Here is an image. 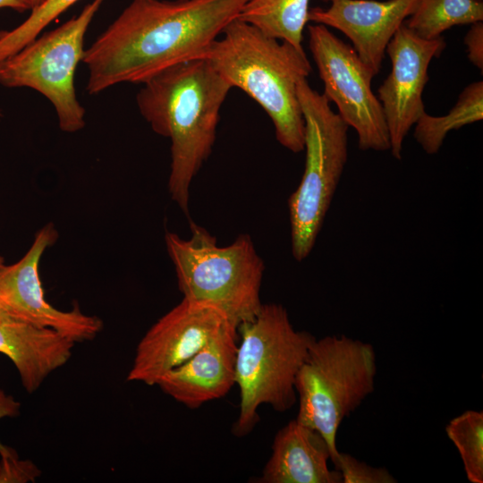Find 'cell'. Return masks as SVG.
<instances>
[{"label": "cell", "mask_w": 483, "mask_h": 483, "mask_svg": "<svg viewBox=\"0 0 483 483\" xmlns=\"http://www.w3.org/2000/svg\"><path fill=\"white\" fill-rule=\"evenodd\" d=\"M248 0H132L85 50L89 94L200 58Z\"/></svg>", "instance_id": "1"}, {"label": "cell", "mask_w": 483, "mask_h": 483, "mask_svg": "<svg viewBox=\"0 0 483 483\" xmlns=\"http://www.w3.org/2000/svg\"><path fill=\"white\" fill-rule=\"evenodd\" d=\"M142 84L137 106L152 130L171 140L168 190L188 216L191 184L212 152L233 88L205 58L168 67Z\"/></svg>", "instance_id": "2"}, {"label": "cell", "mask_w": 483, "mask_h": 483, "mask_svg": "<svg viewBox=\"0 0 483 483\" xmlns=\"http://www.w3.org/2000/svg\"><path fill=\"white\" fill-rule=\"evenodd\" d=\"M200 58L232 86L257 102L273 122L277 141L293 153L304 149V119L298 84L311 64L303 48L269 38L238 18Z\"/></svg>", "instance_id": "3"}, {"label": "cell", "mask_w": 483, "mask_h": 483, "mask_svg": "<svg viewBox=\"0 0 483 483\" xmlns=\"http://www.w3.org/2000/svg\"><path fill=\"white\" fill-rule=\"evenodd\" d=\"M235 385L240 390V411L233 433L244 436L258 422L261 404L284 412L297 402L295 378L316 338L295 330L281 304L260 307L256 317L238 326Z\"/></svg>", "instance_id": "4"}, {"label": "cell", "mask_w": 483, "mask_h": 483, "mask_svg": "<svg viewBox=\"0 0 483 483\" xmlns=\"http://www.w3.org/2000/svg\"><path fill=\"white\" fill-rule=\"evenodd\" d=\"M191 235L165 236L174 266L177 284L184 298L210 302L236 326L252 320L260 309L259 292L265 266L249 234L218 246L215 236L190 222Z\"/></svg>", "instance_id": "5"}, {"label": "cell", "mask_w": 483, "mask_h": 483, "mask_svg": "<svg viewBox=\"0 0 483 483\" xmlns=\"http://www.w3.org/2000/svg\"><path fill=\"white\" fill-rule=\"evenodd\" d=\"M376 353L371 344L344 335L315 338L297 373L296 419L327 441L335 465L343 420L374 392Z\"/></svg>", "instance_id": "6"}, {"label": "cell", "mask_w": 483, "mask_h": 483, "mask_svg": "<svg viewBox=\"0 0 483 483\" xmlns=\"http://www.w3.org/2000/svg\"><path fill=\"white\" fill-rule=\"evenodd\" d=\"M297 95L304 119L305 167L288 199L292 257L310 254L348 158L349 126L330 102L302 80Z\"/></svg>", "instance_id": "7"}, {"label": "cell", "mask_w": 483, "mask_h": 483, "mask_svg": "<svg viewBox=\"0 0 483 483\" xmlns=\"http://www.w3.org/2000/svg\"><path fill=\"white\" fill-rule=\"evenodd\" d=\"M105 1H91L79 15L0 62V85L41 93L55 107L64 132H76L85 126V109L77 98L74 77L84 57L86 31Z\"/></svg>", "instance_id": "8"}, {"label": "cell", "mask_w": 483, "mask_h": 483, "mask_svg": "<svg viewBox=\"0 0 483 483\" xmlns=\"http://www.w3.org/2000/svg\"><path fill=\"white\" fill-rule=\"evenodd\" d=\"M309 47L324 84L323 95L358 136L361 150H390L383 108L373 93L374 72L349 46L322 24L308 26Z\"/></svg>", "instance_id": "9"}, {"label": "cell", "mask_w": 483, "mask_h": 483, "mask_svg": "<svg viewBox=\"0 0 483 483\" xmlns=\"http://www.w3.org/2000/svg\"><path fill=\"white\" fill-rule=\"evenodd\" d=\"M228 325L233 324L216 305L183 297L141 338L127 381L157 385L162 376L191 358Z\"/></svg>", "instance_id": "10"}, {"label": "cell", "mask_w": 483, "mask_h": 483, "mask_svg": "<svg viewBox=\"0 0 483 483\" xmlns=\"http://www.w3.org/2000/svg\"><path fill=\"white\" fill-rule=\"evenodd\" d=\"M57 238L54 225L47 224L37 233L20 260L0 267V307L36 326L53 329L73 343L90 341L103 328L99 318L82 313L78 305L69 311L57 309L44 295L39 262Z\"/></svg>", "instance_id": "11"}, {"label": "cell", "mask_w": 483, "mask_h": 483, "mask_svg": "<svg viewBox=\"0 0 483 483\" xmlns=\"http://www.w3.org/2000/svg\"><path fill=\"white\" fill-rule=\"evenodd\" d=\"M443 37L425 39L404 22L389 41L386 53L391 71L377 89L386 122L392 156L402 159L403 140L426 112L422 94L428 81V66L445 48Z\"/></svg>", "instance_id": "12"}, {"label": "cell", "mask_w": 483, "mask_h": 483, "mask_svg": "<svg viewBox=\"0 0 483 483\" xmlns=\"http://www.w3.org/2000/svg\"><path fill=\"white\" fill-rule=\"evenodd\" d=\"M329 7L309 8V21L331 27L352 43L360 59L377 75L386 47L419 0H326Z\"/></svg>", "instance_id": "13"}, {"label": "cell", "mask_w": 483, "mask_h": 483, "mask_svg": "<svg viewBox=\"0 0 483 483\" xmlns=\"http://www.w3.org/2000/svg\"><path fill=\"white\" fill-rule=\"evenodd\" d=\"M237 327L228 325L191 358L169 370L157 386L189 409L225 396L235 385Z\"/></svg>", "instance_id": "14"}, {"label": "cell", "mask_w": 483, "mask_h": 483, "mask_svg": "<svg viewBox=\"0 0 483 483\" xmlns=\"http://www.w3.org/2000/svg\"><path fill=\"white\" fill-rule=\"evenodd\" d=\"M74 343L53 329L36 326L0 307V352L12 360L29 394L66 364Z\"/></svg>", "instance_id": "15"}, {"label": "cell", "mask_w": 483, "mask_h": 483, "mask_svg": "<svg viewBox=\"0 0 483 483\" xmlns=\"http://www.w3.org/2000/svg\"><path fill=\"white\" fill-rule=\"evenodd\" d=\"M332 453L326 438L296 419L280 428L272 454L259 481L263 483H343L339 470H331Z\"/></svg>", "instance_id": "16"}, {"label": "cell", "mask_w": 483, "mask_h": 483, "mask_svg": "<svg viewBox=\"0 0 483 483\" xmlns=\"http://www.w3.org/2000/svg\"><path fill=\"white\" fill-rule=\"evenodd\" d=\"M309 0H248L238 19L266 36L302 47Z\"/></svg>", "instance_id": "17"}, {"label": "cell", "mask_w": 483, "mask_h": 483, "mask_svg": "<svg viewBox=\"0 0 483 483\" xmlns=\"http://www.w3.org/2000/svg\"><path fill=\"white\" fill-rule=\"evenodd\" d=\"M483 119V81L470 83L460 93L455 105L441 116L425 112L414 124V138L428 155L436 154L447 134Z\"/></svg>", "instance_id": "18"}, {"label": "cell", "mask_w": 483, "mask_h": 483, "mask_svg": "<svg viewBox=\"0 0 483 483\" xmlns=\"http://www.w3.org/2000/svg\"><path fill=\"white\" fill-rule=\"evenodd\" d=\"M483 21V3L477 0H419L404 24L425 39L442 37L447 30Z\"/></svg>", "instance_id": "19"}, {"label": "cell", "mask_w": 483, "mask_h": 483, "mask_svg": "<svg viewBox=\"0 0 483 483\" xmlns=\"http://www.w3.org/2000/svg\"><path fill=\"white\" fill-rule=\"evenodd\" d=\"M448 438L457 448L467 479L483 482V411L469 410L445 426Z\"/></svg>", "instance_id": "20"}, {"label": "cell", "mask_w": 483, "mask_h": 483, "mask_svg": "<svg viewBox=\"0 0 483 483\" xmlns=\"http://www.w3.org/2000/svg\"><path fill=\"white\" fill-rule=\"evenodd\" d=\"M78 0H43L30 16L11 30L0 31V62L14 55Z\"/></svg>", "instance_id": "21"}, {"label": "cell", "mask_w": 483, "mask_h": 483, "mask_svg": "<svg viewBox=\"0 0 483 483\" xmlns=\"http://www.w3.org/2000/svg\"><path fill=\"white\" fill-rule=\"evenodd\" d=\"M343 483H395L396 479L383 467H372L351 454L339 452L335 464Z\"/></svg>", "instance_id": "22"}, {"label": "cell", "mask_w": 483, "mask_h": 483, "mask_svg": "<svg viewBox=\"0 0 483 483\" xmlns=\"http://www.w3.org/2000/svg\"><path fill=\"white\" fill-rule=\"evenodd\" d=\"M0 455V482L34 481L40 474L31 462L20 460L17 453L12 448Z\"/></svg>", "instance_id": "23"}, {"label": "cell", "mask_w": 483, "mask_h": 483, "mask_svg": "<svg viewBox=\"0 0 483 483\" xmlns=\"http://www.w3.org/2000/svg\"><path fill=\"white\" fill-rule=\"evenodd\" d=\"M468 58L480 72L483 70V23L478 21L470 24L464 37Z\"/></svg>", "instance_id": "24"}, {"label": "cell", "mask_w": 483, "mask_h": 483, "mask_svg": "<svg viewBox=\"0 0 483 483\" xmlns=\"http://www.w3.org/2000/svg\"><path fill=\"white\" fill-rule=\"evenodd\" d=\"M21 403L11 394L0 388V419L6 417H16L20 414ZM9 447L0 442V454L7 452Z\"/></svg>", "instance_id": "25"}, {"label": "cell", "mask_w": 483, "mask_h": 483, "mask_svg": "<svg viewBox=\"0 0 483 483\" xmlns=\"http://www.w3.org/2000/svg\"><path fill=\"white\" fill-rule=\"evenodd\" d=\"M1 8H11L17 12H24L32 9L30 0H0Z\"/></svg>", "instance_id": "26"}, {"label": "cell", "mask_w": 483, "mask_h": 483, "mask_svg": "<svg viewBox=\"0 0 483 483\" xmlns=\"http://www.w3.org/2000/svg\"><path fill=\"white\" fill-rule=\"evenodd\" d=\"M31 2V4H32V8L38 5L39 4H41L43 2V0H30Z\"/></svg>", "instance_id": "27"}, {"label": "cell", "mask_w": 483, "mask_h": 483, "mask_svg": "<svg viewBox=\"0 0 483 483\" xmlns=\"http://www.w3.org/2000/svg\"><path fill=\"white\" fill-rule=\"evenodd\" d=\"M4 264V259L2 256H0V267Z\"/></svg>", "instance_id": "28"}, {"label": "cell", "mask_w": 483, "mask_h": 483, "mask_svg": "<svg viewBox=\"0 0 483 483\" xmlns=\"http://www.w3.org/2000/svg\"><path fill=\"white\" fill-rule=\"evenodd\" d=\"M477 1H479V2H482V3H483V0H477Z\"/></svg>", "instance_id": "29"}, {"label": "cell", "mask_w": 483, "mask_h": 483, "mask_svg": "<svg viewBox=\"0 0 483 483\" xmlns=\"http://www.w3.org/2000/svg\"><path fill=\"white\" fill-rule=\"evenodd\" d=\"M0 116H1V113H0Z\"/></svg>", "instance_id": "30"}]
</instances>
